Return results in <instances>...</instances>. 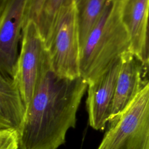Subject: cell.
Instances as JSON below:
<instances>
[{
    "mask_svg": "<svg viewBox=\"0 0 149 149\" xmlns=\"http://www.w3.org/2000/svg\"><path fill=\"white\" fill-rule=\"evenodd\" d=\"M83 77H62L53 70L44 50L39 77L19 139V149H58L74 128L76 114L87 89Z\"/></svg>",
    "mask_w": 149,
    "mask_h": 149,
    "instance_id": "cell-1",
    "label": "cell"
},
{
    "mask_svg": "<svg viewBox=\"0 0 149 149\" xmlns=\"http://www.w3.org/2000/svg\"><path fill=\"white\" fill-rule=\"evenodd\" d=\"M122 0H107L81 48V77L93 82L127 51L130 40L122 17Z\"/></svg>",
    "mask_w": 149,
    "mask_h": 149,
    "instance_id": "cell-2",
    "label": "cell"
},
{
    "mask_svg": "<svg viewBox=\"0 0 149 149\" xmlns=\"http://www.w3.org/2000/svg\"><path fill=\"white\" fill-rule=\"evenodd\" d=\"M77 9L80 47L100 17L107 0H74Z\"/></svg>",
    "mask_w": 149,
    "mask_h": 149,
    "instance_id": "cell-11",
    "label": "cell"
},
{
    "mask_svg": "<svg viewBox=\"0 0 149 149\" xmlns=\"http://www.w3.org/2000/svg\"><path fill=\"white\" fill-rule=\"evenodd\" d=\"M109 125L97 149H149V79Z\"/></svg>",
    "mask_w": 149,
    "mask_h": 149,
    "instance_id": "cell-4",
    "label": "cell"
},
{
    "mask_svg": "<svg viewBox=\"0 0 149 149\" xmlns=\"http://www.w3.org/2000/svg\"><path fill=\"white\" fill-rule=\"evenodd\" d=\"M148 80L141 62L130 51L124 53L121 56V65L108 123L114 122L122 114Z\"/></svg>",
    "mask_w": 149,
    "mask_h": 149,
    "instance_id": "cell-8",
    "label": "cell"
},
{
    "mask_svg": "<svg viewBox=\"0 0 149 149\" xmlns=\"http://www.w3.org/2000/svg\"><path fill=\"white\" fill-rule=\"evenodd\" d=\"M19 134L10 130H0V149H19Z\"/></svg>",
    "mask_w": 149,
    "mask_h": 149,
    "instance_id": "cell-13",
    "label": "cell"
},
{
    "mask_svg": "<svg viewBox=\"0 0 149 149\" xmlns=\"http://www.w3.org/2000/svg\"><path fill=\"white\" fill-rule=\"evenodd\" d=\"M149 0H122V17L130 40V51L141 62L147 27Z\"/></svg>",
    "mask_w": 149,
    "mask_h": 149,
    "instance_id": "cell-10",
    "label": "cell"
},
{
    "mask_svg": "<svg viewBox=\"0 0 149 149\" xmlns=\"http://www.w3.org/2000/svg\"><path fill=\"white\" fill-rule=\"evenodd\" d=\"M44 46L52 68L57 75L70 79L81 77V47L74 0L64 2Z\"/></svg>",
    "mask_w": 149,
    "mask_h": 149,
    "instance_id": "cell-3",
    "label": "cell"
},
{
    "mask_svg": "<svg viewBox=\"0 0 149 149\" xmlns=\"http://www.w3.org/2000/svg\"><path fill=\"white\" fill-rule=\"evenodd\" d=\"M141 63L144 70V73L146 77L148 79L149 76V8L148 12V20H147V27L146 38L144 54L141 60Z\"/></svg>",
    "mask_w": 149,
    "mask_h": 149,
    "instance_id": "cell-15",
    "label": "cell"
},
{
    "mask_svg": "<svg viewBox=\"0 0 149 149\" xmlns=\"http://www.w3.org/2000/svg\"><path fill=\"white\" fill-rule=\"evenodd\" d=\"M44 2L45 0H30L26 21L32 19L37 23Z\"/></svg>",
    "mask_w": 149,
    "mask_h": 149,
    "instance_id": "cell-14",
    "label": "cell"
},
{
    "mask_svg": "<svg viewBox=\"0 0 149 149\" xmlns=\"http://www.w3.org/2000/svg\"><path fill=\"white\" fill-rule=\"evenodd\" d=\"M44 50V40L37 23L28 19L22 30L20 50L13 76L17 83L26 109L35 91Z\"/></svg>",
    "mask_w": 149,
    "mask_h": 149,
    "instance_id": "cell-5",
    "label": "cell"
},
{
    "mask_svg": "<svg viewBox=\"0 0 149 149\" xmlns=\"http://www.w3.org/2000/svg\"><path fill=\"white\" fill-rule=\"evenodd\" d=\"M26 107L16 79L0 76V130H10L20 136L26 115Z\"/></svg>",
    "mask_w": 149,
    "mask_h": 149,
    "instance_id": "cell-9",
    "label": "cell"
},
{
    "mask_svg": "<svg viewBox=\"0 0 149 149\" xmlns=\"http://www.w3.org/2000/svg\"><path fill=\"white\" fill-rule=\"evenodd\" d=\"M65 0H45L37 24L44 42L48 38L56 16Z\"/></svg>",
    "mask_w": 149,
    "mask_h": 149,
    "instance_id": "cell-12",
    "label": "cell"
},
{
    "mask_svg": "<svg viewBox=\"0 0 149 149\" xmlns=\"http://www.w3.org/2000/svg\"><path fill=\"white\" fill-rule=\"evenodd\" d=\"M30 0H1L0 19L1 74L13 76L18 44L26 23Z\"/></svg>",
    "mask_w": 149,
    "mask_h": 149,
    "instance_id": "cell-6",
    "label": "cell"
},
{
    "mask_svg": "<svg viewBox=\"0 0 149 149\" xmlns=\"http://www.w3.org/2000/svg\"><path fill=\"white\" fill-rule=\"evenodd\" d=\"M120 65L121 57L88 84L86 109L90 126L95 130H103L109 122Z\"/></svg>",
    "mask_w": 149,
    "mask_h": 149,
    "instance_id": "cell-7",
    "label": "cell"
}]
</instances>
